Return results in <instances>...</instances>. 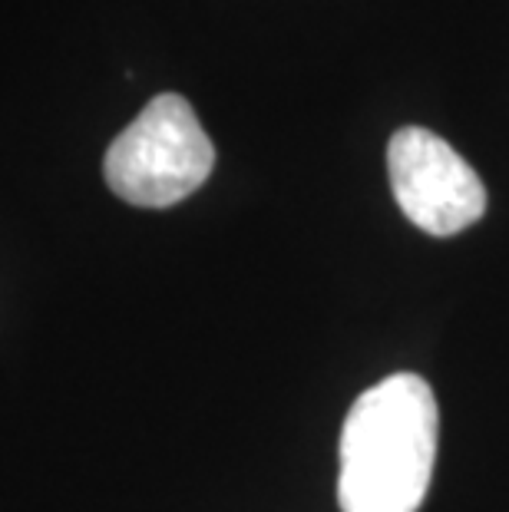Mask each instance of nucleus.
Returning a JSON list of instances; mask_svg holds the SVG:
<instances>
[{
  "label": "nucleus",
  "mask_w": 509,
  "mask_h": 512,
  "mask_svg": "<svg viewBox=\"0 0 509 512\" xmlns=\"http://www.w3.org/2000/svg\"><path fill=\"white\" fill-rule=\"evenodd\" d=\"M440 413L424 377L394 374L364 390L341 430V512H417L437 460Z\"/></svg>",
  "instance_id": "obj_1"
},
{
  "label": "nucleus",
  "mask_w": 509,
  "mask_h": 512,
  "mask_svg": "<svg viewBox=\"0 0 509 512\" xmlns=\"http://www.w3.org/2000/svg\"><path fill=\"white\" fill-rule=\"evenodd\" d=\"M215 146L179 93H159L113 139L103 159L110 189L139 209H169L212 176Z\"/></svg>",
  "instance_id": "obj_2"
},
{
  "label": "nucleus",
  "mask_w": 509,
  "mask_h": 512,
  "mask_svg": "<svg viewBox=\"0 0 509 512\" xmlns=\"http://www.w3.org/2000/svg\"><path fill=\"white\" fill-rule=\"evenodd\" d=\"M387 176L400 212L427 235L450 238L480 222L486 212L480 176L430 129H397L387 146Z\"/></svg>",
  "instance_id": "obj_3"
}]
</instances>
